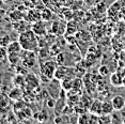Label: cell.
Here are the masks:
<instances>
[{"label":"cell","mask_w":125,"mask_h":124,"mask_svg":"<svg viewBox=\"0 0 125 124\" xmlns=\"http://www.w3.org/2000/svg\"><path fill=\"white\" fill-rule=\"evenodd\" d=\"M18 42L21 43L24 50H31L35 52L39 47L38 35L32 30H25L19 34Z\"/></svg>","instance_id":"obj_1"},{"label":"cell","mask_w":125,"mask_h":124,"mask_svg":"<svg viewBox=\"0 0 125 124\" xmlns=\"http://www.w3.org/2000/svg\"><path fill=\"white\" fill-rule=\"evenodd\" d=\"M57 70V63L52 60H47L43 62L40 66V73H41V79L48 83L55 78V73Z\"/></svg>","instance_id":"obj_2"},{"label":"cell","mask_w":125,"mask_h":124,"mask_svg":"<svg viewBox=\"0 0 125 124\" xmlns=\"http://www.w3.org/2000/svg\"><path fill=\"white\" fill-rule=\"evenodd\" d=\"M21 66H24L25 69H32L34 67L36 63V55L34 52L31 50H24V55L21 56Z\"/></svg>","instance_id":"obj_3"},{"label":"cell","mask_w":125,"mask_h":124,"mask_svg":"<svg viewBox=\"0 0 125 124\" xmlns=\"http://www.w3.org/2000/svg\"><path fill=\"white\" fill-rule=\"evenodd\" d=\"M75 76V69L66 65H59L57 66L56 73H55V78L58 80H63L64 78L67 77H74Z\"/></svg>","instance_id":"obj_4"},{"label":"cell","mask_w":125,"mask_h":124,"mask_svg":"<svg viewBox=\"0 0 125 124\" xmlns=\"http://www.w3.org/2000/svg\"><path fill=\"white\" fill-rule=\"evenodd\" d=\"M11 110V98L10 96L0 93V115L9 114Z\"/></svg>","instance_id":"obj_5"},{"label":"cell","mask_w":125,"mask_h":124,"mask_svg":"<svg viewBox=\"0 0 125 124\" xmlns=\"http://www.w3.org/2000/svg\"><path fill=\"white\" fill-rule=\"evenodd\" d=\"M40 86V79L38 76L34 74H27L26 78H25V88L28 90H34L39 88Z\"/></svg>","instance_id":"obj_6"},{"label":"cell","mask_w":125,"mask_h":124,"mask_svg":"<svg viewBox=\"0 0 125 124\" xmlns=\"http://www.w3.org/2000/svg\"><path fill=\"white\" fill-rule=\"evenodd\" d=\"M32 31L38 36H42L46 34V25L40 19V21L33 22L32 25Z\"/></svg>","instance_id":"obj_7"},{"label":"cell","mask_w":125,"mask_h":124,"mask_svg":"<svg viewBox=\"0 0 125 124\" xmlns=\"http://www.w3.org/2000/svg\"><path fill=\"white\" fill-rule=\"evenodd\" d=\"M111 102L113 107H115V110L121 111L125 108V98L122 95H115L111 100Z\"/></svg>","instance_id":"obj_8"},{"label":"cell","mask_w":125,"mask_h":124,"mask_svg":"<svg viewBox=\"0 0 125 124\" xmlns=\"http://www.w3.org/2000/svg\"><path fill=\"white\" fill-rule=\"evenodd\" d=\"M102 102H99L98 100H95L91 103V105L89 107V110L91 114H95L97 115H101L102 114Z\"/></svg>","instance_id":"obj_9"},{"label":"cell","mask_w":125,"mask_h":124,"mask_svg":"<svg viewBox=\"0 0 125 124\" xmlns=\"http://www.w3.org/2000/svg\"><path fill=\"white\" fill-rule=\"evenodd\" d=\"M7 50H8V53H11V52H21L22 47L21 43L18 41H13L7 46Z\"/></svg>","instance_id":"obj_10"},{"label":"cell","mask_w":125,"mask_h":124,"mask_svg":"<svg viewBox=\"0 0 125 124\" xmlns=\"http://www.w3.org/2000/svg\"><path fill=\"white\" fill-rule=\"evenodd\" d=\"M115 111V107L112 105V102L105 101L102 104V114H111Z\"/></svg>","instance_id":"obj_11"},{"label":"cell","mask_w":125,"mask_h":124,"mask_svg":"<svg viewBox=\"0 0 125 124\" xmlns=\"http://www.w3.org/2000/svg\"><path fill=\"white\" fill-rule=\"evenodd\" d=\"M8 60L12 65H17L18 62L21 60V52H11L8 53Z\"/></svg>","instance_id":"obj_12"},{"label":"cell","mask_w":125,"mask_h":124,"mask_svg":"<svg viewBox=\"0 0 125 124\" xmlns=\"http://www.w3.org/2000/svg\"><path fill=\"white\" fill-rule=\"evenodd\" d=\"M111 123H123V115L119 110H115L111 114Z\"/></svg>","instance_id":"obj_13"},{"label":"cell","mask_w":125,"mask_h":124,"mask_svg":"<svg viewBox=\"0 0 125 124\" xmlns=\"http://www.w3.org/2000/svg\"><path fill=\"white\" fill-rule=\"evenodd\" d=\"M21 95H22V93H21V90L19 88L13 89L12 91L9 93V96H10L11 100H19V98L21 97Z\"/></svg>","instance_id":"obj_14"},{"label":"cell","mask_w":125,"mask_h":124,"mask_svg":"<svg viewBox=\"0 0 125 124\" xmlns=\"http://www.w3.org/2000/svg\"><path fill=\"white\" fill-rule=\"evenodd\" d=\"M110 80H111V83L115 87L121 86L123 83V79L121 77H119V74H112L111 77H110Z\"/></svg>","instance_id":"obj_15"},{"label":"cell","mask_w":125,"mask_h":124,"mask_svg":"<svg viewBox=\"0 0 125 124\" xmlns=\"http://www.w3.org/2000/svg\"><path fill=\"white\" fill-rule=\"evenodd\" d=\"M14 81V84H15L16 87H22V86H25V77H22L21 75H16V77L13 79Z\"/></svg>","instance_id":"obj_16"},{"label":"cell","mask_w":125,"mask_h":124,"mask_svg":"<svg viewBox=\"0 0 125 124\" xmlns=\"http://www.w3.org/2000/svg\"><path fill=\"white\" fill-rule=\"evenodd\" d=\"M78 123L80 124H90V114H82L78 118Z\"/></svg>","instance_id":"obj_17"},{"label":"cell","mask_w":125,"mask_h":124,"mask_svg":"<svg viewBox=\"0 0 125 124\" xmlns=\"http://www.w3.org/2000/svg\"><path fill=\"white\" fill-rule=\"evenodd\" d=\"M99 123L101 124L111 123V114H102L101 115H99Z\"/></svg>","instance_id":"obj_18"},{"label":"cell","mask_w":125,"mask_h":124,"mask_svg":"<svg viewBox=\"0 0 125 124\" xmlns=\"http://www.w3.org/2000/svg\"><path fill=\"white\" fill-rule=\"evenodd\" d=\"M10 43H11V41H10V36L9 35H4L3 38L0 39V46L7 47Z\"/></svg>","instance_id":"obj_19"},{"label":"cell","mask_w":125,"mask_h":124,"mask_svg":"<svg viewBox=\"0 0 125 124\" xmlns=\"http://www.w3.org/2000/svg\"><path fill=\"white\" fill-rule=\"evenodd\" d=\"M8 56V50H7V47H3V46H0V60L4 59L5 57Z\"/></svg>","instance_id":"obj_20"},{"label":"cell","mask_w":125,"mask_h":124,"mask_svg":"<svg viewBox=\"0 0 125 124\" xmlns=\"http://www.w3.org/2000/svg\"><path fill=\"white\" fill-rule=\"evenodd\" d=\"M108 73H109V69H108L107 66H105V65H103L101 67V69H99V74L101 75H107Z\"/></svg>","instance_id":"obj_21"},{"label":"cell","mask_w":125,"mask_h":124,"mask_svg":"<svg viewBox=\"0 0 125 124\" xmlns=\"http://www.w3.org/2000/svg\"><path fill=\"white\" fill-rule=\"evenodd\" d=\"M99 1H101V0H83V2L87 3L88 5H94L96 3H98Z\"/></svg>","instance_id":"obj_22"},{"label":"cell","mask_w":125,"mask_h":124,"mask_svg":"<svg viewBox=\"0 0 125 124\" xmlns=\"http://www.w3.org/2000/svg\"><path fill=\"white\" fill-rule=\"evenodd\" d=\"M121 3V13L125 14V0H120Z\"/></svg>","instance_id":"obj_23"},{"label":"cell","mask_w":125,"mask_h":124,"mask_svg":"<svg viewBox=\"0 0 125 124\" xmlns=\"http://www.w3.org/2000/svg\"><path fill=\"white\" fill-rule=\"evenodd\" d=\"M4 16H5V10L2 8V9H0V21H1Z\"/></svg>","instance_id":"obj_24"},{"label":"cell","mask_w":125,"mask_h":124,"mask_svg":"<svg viewBox=\"0 0 125 124\" xmlns=\"http://www.w3.org/2000/svg\"><path fill=\"white\" fill-rule=\"evenodd\" d=\"M3 5H4L3 0H0V9H2V8H3Z\"/></svg>","instance_id":"obj_25"},{"label":"cell","mask_w":125,"mask_h":124,"mask_svg":"<svg viewBox=\"0 0 125 124\" xmlns=\"http://www.w3.org/2000/svg\"><path fill=\"white\" fill-rule=\"evenodd\" d=\"M123 123L125 124V117H123Z\"/></svg>","instance_id":"obj_26"},{"label":"cell","mask_w":125,"mask_h":124,"mask_svg":"<svg viewBox=\"0 0 125 124\" xmlns=\"http://www.w3.org/2000/svg\"><path fill=\"white\" fill-rule=\"evenodd\" d=\"M0 122H1V120H0Z\"/></svg>","instance_id":"obj_27"}]
</instances>
